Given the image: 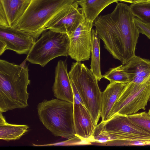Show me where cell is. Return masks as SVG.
Here are the masks:
<instances>
[{
  "label": "cell",
  "instance_id": "cell-1",
  "mask_svg": "<svg viewBox=\"0 0 150 150\" xmlns=\"http://www.w3.org/2000/svg\"><path fill=\"white\" fill-rule=\"evenodd\" d=\"M129 6L117 2L110 13L98 17L94 25L105 48L122 64L135 55L139 32Z\"/></svg>",
  "mask_w": 150,
  "mask_h": 150
},
{
  "label": "cell",
  "instance_id": "cell-2",
  "mask_svg": "<svg viewBox=\"0 0 150 150\" xmlns=\"http://www.w3.org/2000/svg\"><path fill=\"white\" fill-rule=\"evenodd\" d=\"M26 65H18L0 60V112L28 106L30 84Z\"/></svg>",
  "mask_w": 150,
  "mask_h": 150
},
{
  "label": "cell",
  "instance_id": "cell-3",
  "mask_svg": "<svg viewBox=\"0 0 150 150\" xmlns=\"http://www.w3.org/2000/svg\"><path fill=\"white\" fill-rule=\"evenodd\" d=\"M76 0H32L14 28L36 40L55 17Z\"/></svg>",
  "mask_w": 150,
  "mask_h": 150
},
{
  "label": "cell",
  "instance_id": "cell-4",
  "mask_svg": "<svg viewBox=\"0 0 150 150\" xmlns=\"http://www.w3.org/2000/svg\"><path fill=\"white\" fill-rule=\"evenodd\" d=\"M39 119L54 136L69 139L76 137L74 104L58 98L44 100L37 105Z\"/></svg>",
  "mask_w": 150,
  "mask_h": 150
},
{
  "label": "cell",
  "instance_id": "cell-5",
  "mask_svg": "<svg viewBox=\"0 0 150 150\" xmlns=\"http://www.w3.org/2000/svg\"><path fill=\"white\" fill-rule=\"evenodd\" d=\"M68 74L96 126L101 117L102 96L98 81L90 69L80 62L72 63Z\"/></svg>",
  "mask_w": 150,
  "mask_h": 150
},
{
  "label": "cell",
  "instance_id": "cell-6",
  "mask_svg": "<svg viewBox=\"0 0 150 150\" xmlns=\"http://www.w3.org/2000/svg\"><path fill=\"white\" fill-rule=\"evenodd\" d=\"M68 35L51 30L44 32L36 41L27 55L26 60L33 64L45 66L52 59L69 55Z\"/></svg>",
  "mask_w": 150,
  "mask_h": 150
},
{
  "label": "cell",
  "instance_id": "cell-7",
  "mask_svg": "<svg viewBox=\"0 0 150 150\" xmlns=\"http://www.w3.org/2000/svg\"><path fill=\"white\" fill-rule=\"evenodd\" d=\"M150 96V78L141 84L128 83L111 112L110 118L116 114L130 115L145 110Z\"/></svg>",
  "mask_w": 150,
  "mask_h": 150
},
{
  "label": "cell",
  "instance_id": "cell-8",
  "mask_svg": "<svg viewBox=\"0 0 150 150\" xmlns=\"http://www.w3.org/2000/svg\"><path fill=\"white\" fill-rule=\"evenodd\" d=\"M99 125L107 142L116 140H150V133L131 121L127 115L116 114L108 120L101 121Z\"/></svg>",
  "mask_w": 150,
  "mask_h": 150
},
{
  "label": "cell",
  "instance_id": "cell-9",
  "mask_svg": "<svg viewBox=\"0 0 150 150\" xmlns=\"http://www.w3.org/2000/svg\"><path fill=\"white\" fill-rule=\"evenodd\" d=\"M94 22L85 19L68 35L69 55L76 62L88 60L91 55L92 28Z\"/></svg>",
  "mask_w": 150,
  "mask_h": 150
},
{
  "label": "cell",
  "instance_id": "cell-10",
  "mask_svg": "<svg viewBox=\"0 0 150 150\" xmlns=\"http://www.w3.org/2000/svg\"><path fill=\"white\" fill-rule=\"evenodd\" d=\"M36 41L33 36L16 28L0 26V55L6 50L28 55Z\"/></svg>",
  "mask_w": 150,
  "mask_h": 150
},
{
  "label": "cell",
  "instance_id": "cell-11",
  "mask_svg": "<svg viewBox=\"0 0 150 150\" xmlns=\"http://www.w3.org/2000/svg\"><path fill=\"white\" fill-rule=\"evenodd\" d=\"M86 19L81 8L75 1L61 11L48 25L47 30L66 33H72Z\"/></svg>",
  "mask_w": 150,
  "mask_h": 150
},
{
  "label": "cell",
  "instance_id": "cell-12",
  "mask_svg": "<svg viewBox=\"0 0 150 150\" xmlns=\"http://www.w3.org/2000/svg\"><path fill=\"white\" fill-rule=\"evenodd\" d=\"M32 0H0V26L14 27Z\"/></svg>",
  "mask_w": 150,
  "mask_h": 150
},
{
  "label": "cell",
  "instance_id": "cell-13",
  "mask_svg": "<svg viewBox=\"0 0 150 150\" xmlns=\"http://www.w3.org/2000/svg\"><path fill=\"white\" fill-rule=\"evenodd\" d=\"M55 74L52 87L54 96L57 98L74 104L72 88L67 71L66 60H60L58 62Z\"/></svg>",
  "mask_w": 150,
  "mask_h": 150
},
{
  "label": "cell",
  "instance_id": "cell-14",
  "mask_svg": "<svg viewBox=\"0 0 150 150\" xmlns=\"http://www.w3.org/2000/svg\"><path fill=\"white\" fill-rule=\"evenodd\" d=\"M74 119L76 136L82 140L92 142L96 126L85 106L74 104Z\"/></svg>",
  "mask_w": 150,
  "mask_h": 150
},
{
  "label": "cell",
  "instance_id": "cell-15",
  "mask_svg": "<svg viewBox=\"0 0 150 150\" xmlns=\"http://www.w3.org/2000/svg\"><path fill=\"white\" fill-rule=\"evenodd\" d=\"M128 75L129 82L141 84L150 78V60L136 55L128 62L122 64Z\"/></svg>",
  "mask_w": 150,
  "mask_h": 150
},
{
  "label": "cell",
  "instance_id": "cell-16",
  "mask_svg": "<svg viewBox=\"0 0 150 150\" xmlns=\"http://www.w3.org/2000/svg\"><path fill=\"white\" fill-rule=\"evenodd\" d=\"M127 83L110 82L102 92L101 114L102 121L110 119L112 110Z\"/></svg>",
  "mask_w": 150,
  "mask_h": 150
},
{
  "label": "cell",
  "instance_id": "cell-17",
  "mask_svg": "<svg viewBox=\"0 0 150 150\" xmlns=\"http://www.w3.org/2000/svg\"><path fill=\"white\" fill-rule=\"evenodd\" d=\"M29 127L24 125L8 123L0 112V139L7 141L18 140L28 132Z\"/></svg>",
  "mask_w": 150,
  "mask_h": 150
},
{
  "label": "cell",
  "instance_id": "cell-18",
  "mask_svg": "<svg viewBox=\"0 0 150 150\" xmlns=\"http://www.w3.org/2000/svg\"><path fill=\"white\" fill-rule=\"evenodd\" d=\"M75 1L81 7L86 20L94 22L105 8L120 0H76Z\"/></svg>",
  "mask_w": 150,
  "mask_h": 150
},
{
  "label": "cell",
  "instance_id": "cell-19",
  "mask_svg": "<svg viewBox=\"0 0 150 150\" xmlns=\"http://www.w3.org/2000/svg\"><path fill=\"white\" fill-rule=\"evenodd\" d=\"M99 38L95 29H92L91 42V63L90 69L98 81L103 78L100 69Z\"/></svg>",
  "mask_w": 150,
  "mask_h": 150
},
{
  "label": "cell",
  "instance_id": "cell-20",
  "mask_svg": "<svg viewBox=\"0 0 150 150\" xmlns=\"http://www.w3.org/2000/svg\"><path fill=\"white\" fill-rule=\"evenodd\" d=\"M129 7L135 16L150 25V2L132 4Z\"/></svg>",
  "mask_w": 150,
  "mask_h": 150
},
{
  "label": "cell",
  "instance_id": "cell-21",
  "mask_svg": "<svg viewBox=\"0 0 150 150\" xmlns=\"http://www.w3.org/2000/svg\"><path fill=\"white\" fill-rule=\"evenodd\" d=\"M103 77L109 81L110 82L128 83L129 81V76L123 69L122 64L110 69L103 75Z\"/></svg>",
  "mask_w": 150,
  "mask_h": 150
},
{
  "label": "cell",
  "instance_id": "cell-22",
  "mask_svg": "<svg viewBox=\"0 0 150 150\" xmlns=\"http://www.w3.org/2000/svg\"><path fill=\"white\" fill-rule=\"evenodd\" d=\"M129 119L143 129L150 133V115L145 111L128 115Z\"/></svg>",
  "mask_w": 150,
  "mask_h": 150
},
{
  "label": "cell",
  "instance_id": "cell-23",
  "mask_svg": "<svg viewBox=\"0 0 150 150\" xmlns=\"http://www.w3.org/2000/svg\"><path fill=\"white\" fill-rule=\"evenodd\" d=\"M105 145L121 146L150 145V140H116L107 142Z\"/></svg>",
  "mask_w": 150,
  "mask_h": 150
},
{
  "label": "cell",
  "instance_id": "cell-24",
  "mask_svg": "<svg viewBox=\"0 0 150 150\" xmlns=\"http://www.w3.org/2000/svg\"><path fill=\"white\" fill-rule=\"evenodd\" d=\"M134 22L139 33L144 35L150 40V25L146 24L137 18H135Z\"/></svg>",
  "mask_w": 150,
  "mask_h": 150
},
{
  "label": "cell",
  "instance_id": "cell-25",
  "mask_svg": "<svg viewBox=\"0 0 150 150\" xmlns=\"http://www.w3.org/2000/svg\"><path fill=\"white\" fill-rule=\"evenodd\" d=\"M71 82L72 88L74 98V104H81L85 106L80 96L74 83L71 81Z\"/></svg>",
  "mask_w": 150,
  "mask_h": 150
},
{
  "label": "cell",
  "instance_id": "cell-26",
  "mask_svg": "<svg viewBox=\"0 0 150 150\" xmlns=\"http://www.w3.org/2000/svg\"><path fill=\"white\" fill-rule=\"evenodd\" d=\"M133 3L150 2V0H132Z\"/></svg>",
  "mask_w": 150,
  "mask_h": 150
},
{
  "label": "cell",
  "instance_id": "cell-27",
  "mask_svg": "<svg viewBox=\"0 0 150 150\" xmlns=\"http://www.w3.org/2000/svg\"><path fill=\"white\" fill-rule=\"evenodd\" d=\"M120 1H124L127 3H133L132 0H120Z\"/></svg>",
  "mask_w": 150,
  "mask_h": 150
},
{
  "label": "cell",
  "instance_id": "cell-28",
  "mask_svg": "<svg viewBox=\"0 0 150 150\" xmlns=\"http://www.w3.org/2000/svg\"><path fill=\"white\" fill-rule=\"evenodd\" d=\"M148 113L150 115V109L149 110Z\"/></svg>",
  "mask_w": 150,
  "mask_h": 150
},
{
  "label": "cell",
  "instance_id": "cell-29",
  "mask_svg": "<svg viewBox=\"0 0 150 150\" xmlns=\"http://www.w3.org/2000/svg\"><path fill=\"white\" fill-rule=\"evenodd\" d=\"M149 101H150V97H149Z\"/></svg>",
  "mask_w": 150,
  "mask_h": 150
}]
</instances>
